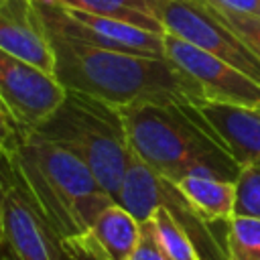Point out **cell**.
<instances>
[{"label": "cell", "instance_id": "obj_9", "mask_svg": "<svg viewBox=\"0 0 260 260\" xmlns=\"http://www.w3.org/2000/svg\"><path fill=\"white\" fill-rule=\"evenodd\" d=\"M65 93L55 73L0 49V98L20 132L37 130L59 108Z\"/></svg>", "mask_w": 260, "mask_h": 260}, {"label": "cell", "instance_id": "obj_19", "mask_svg": "<svg viewBox=\"0 0 260 260\" xmlns=\"http://www.w3.org/2000/svg\"><path fill=\"white\" fill-rule=\"evenodd\" d=\"M215 8V6H213ZM217 14L260 55V16L256 14H240V12H228L221 8H215Z\"/></svg>", "mask_w": 260, "mask_h": 260}, {"label": "cell", "instance_id": "obj_2", "mask_svg": "<svg viewBox=\"0 0 260 260\" xmlns=\"http://www.w3.org/2000/svg\"><path fill=\"white\" fill-rule=\"evenodd\" d=\"M122 114L134 154L165 179L211 175L236 183L242 165L197 106L138 104Z\"/></svg>", "mask_w": 260, "mask_h": 260}, {"label": "cell", "instance_id": "obj_20", "mask_svg": "<svg viewBox=\"0 0 260 260\" xmlns=\"http://www.w3.org/2000/svg\"><path fill=\"white\" fill-rule=\"evenodd\" d=\"M130 260H171L167 256V252L162 250V246L158 244L150 219L140 221V240H138Z\"/></svg>", "mask_w": 260, "mask_h": 260}, {"label": "cell", "instance_id": "obj_18", "mask_svg": "<svg viewBox=\"0 0 260 260\" xmlns=\"http://www.w3.org/2000/svg\"><path fill=\"white\" fill-rule=\"evenodd\" d=\"M234 215L260 219V162H244L240 167Z\"/></svg>", "mask_w": 260, "mask_h": 260}, {"label": "cell", "instance_id": "obj_23", "mask_svg": "<svg viewBox=\"0 0 260 260\" xmlns=\"http://www.w3.org/2000/svg\"><path fill=\"white\" fill-rule=\"evenodd\" d=\"M0 260H12V256H10L8 248H6V244L2 242V238H0Z\"/></svg>", "mask_w": 260, "mask_h": 260}, {"label": "cell", "instance_id": "obj_6", "mask_svg": "<svg viewBox=\"0 0 260 260\" xmlns=\"http://www.w3.org/2000/svg\"><path fill=\"white\" fill-rule=\"evenodd\" d=\"M116 201L126 207L138 221H146L158 205L165 207L193 242L199 260H228L225 242H219L213 232L215 221H207L185 199L177 183L152 171L138 156L126 173Z\"/></svg>", "mask_w": 260, "mask_h": 260}, {"label": "cell", "instance_id": "obj_7", "mask_svg": "<svg viewBox=\"0 0 260 260\" xmlns=\"http://www.w3.org/2000/svg\"><path fill=\"white\" fill-rule=\"evenodd\" d=\"M156 16L165 32L228 61L260 83V55L205 0H162Z\"/></svg>", "mask_w": 260, "mask_h": 260}, {"label": "cell", "instance_id": "obj_16", "mask_svg": "<svg viewBox=\"0 0 260 260\" xmlns=\"http://www.w3.org/2000/svg\"><path fill=\"white\" fill-rule=\"evenodd\" d=\"M148 219L152 223V230L156 234L158 244L162 246V250L167 252V256L171 260H199L193 242L189 240L185 230L177 223V219L165 207L158 205L150 213Z\"/></svg>", "mask_w": 260, "mask_h": 260}, {"label": "cell", "instance_id": "obj_21", "mask_svg": "<svg viewBox=\"0 0 260 260\" xmlns=\"http://www.w3.org/2000/svg\"><path fill=\"white\" fill-rule=\"evenodd\" d=\"M18 136H20V128L0 98V152L8 150L16 142Z\"/></svg>", "mask_w": 260, "mask_h": 260}, {"label": "cell", "instance_id": "obj_14", "mask_svg": "<svg viewBox=\"0 0 260 260\" xmlns=\"http://www.w3.org/2000/svg\"><path fill=\"white\" fill-rule=\"evenodd\" d=\"M185 199L207 219L228 223L234 217L236 183L211 175H187L177 181Z\"/></svg>", "mask_w": 260, "mask_h": 260}, {"label": "cell", "instance_id": "obj_11", "mask_svg": "<svg viewBox=\"0 0 260 260\" xmlns=\"http://www.w3.org/2000/svg\"><path fill=\"white\" fill-rule=\"evenodd\" d=\"M0 49L53 73L55 53L37 0L0 2Z\"/></svg>", "mask_w": 260, "mask_h": 260}, {"label": "cell", "instance_id": "obj_4", "mask_svg": "<svg viewBox=\"0 0 260 260\" xmlns=\"http://www.w3.org/2000/svg\"><path fill=\"white\" fill-rule=\"evenodd\" d=\"M32 132L79 156L116 199L136 158L120 106L67 89L59 108Z\"/></svg>", "mask_w": 260, "mask_h": 260}, {"label": "cell", "instance_id": "obj_3", "mask_svg": "<svg viewBox=\"0 0 260 260\" xmlns=\"http://www.w3.org/2000/svg\"><path fill=\"white\" fill-rule=\"evenodd\" d=\"M10 152L65 250L89 230L102 209L116 201L89 167L61 144L35 132H20Z\"/></svg>", "mask_w": 260, "mask_h": 260}, {"label": "cell", "instance_id": "obj_22", "mask_svg": "<svg viewBox=\"0 0 260 260\" xmlns=\"http://www.w3.org/2000/svg\"><path fill=\"white\" fill-rule=\"evenodd\" d=\"M207 4L240 14H256L260 16V0H205Z\"/></svg>", "mask_w": 260, "mask_h": 260}, {"label": "cell", "instance_id": "obj_10", "mask_svg": "<svg viewBox=\"0 0 260 260\" xmlns=\"http://www.w3.org/2000/svg\"><path fill=\"white\" fill-rule=\"evenodd\" d=\"M165 55L201 85L207 102L260 110V83L228 61L171 32H165Z\"/></svg>", "mask_w": 260, "mask_h": 260}, {"label": "cell", "instance_id": "obj_17", "mask_svg": "<svg viewBox=\"0 0 260 260\" xmlns=\"http://www.w3.org/2000/svg\"><path fill=\"white\" fill-rule=\"evenodd\" d=\"M228 260H260V219L234 215L225 223Z\"/></svg>", "mask_w": 260, "mask_h": 260}, {"label": "cell", "instance_id": "obj_13", "mask_svg": "<svg viewBox=\"0 0 260 260\" xmlns=\"http://www.w3.org/2000/svg\"><path fill=\"white\" fill-rule=\"evenodd\" d=\"M199 112L221 136L240 165L260 162V110L203 102Z\"/></svg>", "mask_w": 260, "mask_h": 260}, {"label": "cell", "instance_id": "obj_12", "mask_svg": "<svg viewBox=\"0 0 260 260\" xmlns=\"http://www.w3.org/2000/svg\"><path fill=\"white\" fill-rule=\"evenodd\" d=\"M140 240V221L118 201L98 213L67 254L71 260H130Z\"/></svg>", "mask_w": 260, "mask_h": 260}, {"label": "cell", "instance_id": "obj_24", "mask_svg": "<svg viewBox=\"0 0 260 260\" xmlns=\"http://www.w3.org/2000/svg\"><path fill=\"white\" fill-rule=\"evenodd\" d=\"M0 2H2V0H0Z\"/></svg>", "mask_w": 260, "mask_h": 260}, {"label": "cell", "instance_id": "obj_5", "mask_svg": "<svg viewBox=\"0 0 260 260\" xmlns=\"http://www.w3.org/2000/svg\"><path fill=\"white\" fill-rule=\"evenodd\" d=\"M0 238L12 260H71L10 152H0Z\"/></svg>", "mask_w": 260, "mask_h": 260}, {"label": "cell", "instance_id": "obj_15", "mask_svg": "<svg viewBox=\"0 0 260 260\" xmlns=\"http://www.w3.org/2000/svg\"><path fill=\"white\" fill-rule=\"evenodd\" d=\"M53 2L67 8H79L85 12L120 18L154 32H165V26L156 16L162 0H53Z\"/></svg>", "mask_w": 260, "mask_h": 260}, {"label": "cell", "instance_id": "obj_1", "mask_svg": "<svg viewBox=\"0 0 260 260\" xmlns=\"http://www.w3.org/2000/svg\"><path fill=\"white\" fill-rule=\"evenodd\" d=\"M55 53V77L65 89L89 93L114 106L205 102L201 85L169 57H148L87 45L45 22Z\"/></svg>", "mask_w": 260, "mask_h": 260}, {"label": "cell", "instance_id": "obj_8", "mask_svg": "<svg viewBox=\"0 0 260 260\" xmlns=\"http://www.w3.org/2000/svg\"><path fill=\"white\" fill-rule=\"evenodd\" d=\"M45 22L67 32L69 37L83 41L93 47L148 55V57H167L165 55V32H154L136 24H130L120 18L85 12L79 8H67L53 0H37Z\"/></svg>", "mask_w": 260, "mask_h": 260}]
</instances>
